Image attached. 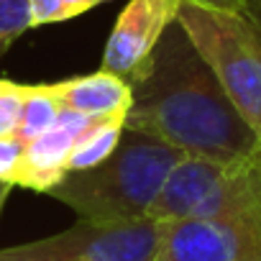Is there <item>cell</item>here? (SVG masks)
<instances>
[{
    "instance_id": "cell-1",
    "label": "cell",
    "mask_w": 261,
    "mask_h": 261,
    "mask_svg": "<svg viewBox=\"0 0 261 261\" xmlns=\"http://www.w3.org/2000/svg\"><path fill=\"white\" fill-rule=\"evenodd\" d=\"M134 100L125 128L149 134L185 156L236 164L261 151L253 128L174 21L144 67L128 80Z\"/></svg>"
},
{
    "instance_id": "cell-2",
    "label": "cell",
    "mask_w": 261,
    "mask_h": 261,
    "mask_svg": "<svg viewBox=\"0 0 261 261\" xmlns=\"http://www.w3.org/2000/svg\"><path fill=\"white\" fill-rule=\"evenodd\" d=\"M185 154L149 134L123 128L115 151L97 167L69 172L51 197L69 205L82 220L128 223L149 218L169 172Z\"/></svg>"
},
{
    "instance_id": "cell-3",
    "label": "cell",
    "mask_w": 261,
    "mask_h": 261,
    "mask_svg": "<svg viewBox=\"0 0 261 261\" xmlns=\"http://www.w3.org/2000/svg\"><path fill=\"white\" fill-rule=\"evenodd\" d=\"M177 21L261 141V44L248 16L182 3Z\"/></svg>"
},
{
    "instance_id": "cell-4",
    "label": "cell",
    "mask_w": 261,
    "mask_h": 261,
    "mask_svg": "<svg viewBox=\"0 0 261 261\" xmlns=\"http://www.w3.org/2000/svg\"><path fill=\"white\" fill-rule=\"evenodd\" d=\"M261 205V151L236 164L182 156L159 190L149 218L200 220L246 213Z\"/></svg>"
},
{
    "instance_id": "cell-5",
    "label": "cell",
    "mask_w": 261,
    "mask_h": 261,
    "mask_svg": "<svg viewBox=\"0 0 261 261\" xmlns=\"http://www.w3.org/2000/svg\"><path fill=\"white\" fill-rule=\"evenodd\" d=\"M164 236V223L154 218L128 223L77 220L72 228L0 248V261H156Z\"/></svg>"
},
{
    "instance_id": "cell-6",
    "label": "cell",
    "mask_w": 261,
    "mask_h": 261,
    "mask_svg": "<svg viewBox=\"0 0 261 261\" xmlns=\"http://www.w3.org/2000/svg\"><path fill=\"white\" fill-rule=\"evenodd\" d=\"M156 261H261V205L223 218L164 223Z\"/></svg>"
},
{
    "instance_id": "cell-7",
    "label": "cell",
    "mask_w": 261,
    "mask_h": 261,
    "mask_svg": "<svg viewBox=\"0 0 261 261\" xmlns=\"http://www.w3.org/2000/svg\"><path fill=\"white\" fill-rule=\"evenodd\" d=\"M182 3L185 0H128L108 36L100 69L130 80L177 21Z\"/></svg>"
},
{
    "instance_id": "cell-8",
    "label": "cell",
    "mask_w": 261,
    "mask_h": 261,
    "mask_svg": "<svg viewBox=\"0 0 261 261\" xmlns=\"http://www.w3.org/2000/svg\"><path fill=\"white\" fill-rule=\"evenodd\" d=\"M92 120L95 118H90V115L62 108L54 125L26 144L16 187H26L34 192H49L51 187H57L69 174V154H72L80 134Z\"/></svg>"
},
{
    "instance_id": "cell-9",
    "label": "cell",
    "mask_w": 261,
    "mask_h": 261,
    "mask_svg": "<svg viewBox=\"0 0 261 261\" xmlns=\"http://www.w3.org/2000/svg\"><path fill=\"white\" fill-rule=\"evenodd\" d=\"M51 92L59 97L62 108L77 110L90 118L125 115L134 100L130 82L120 74L97 69L85 77H72L51 85Z\"/></svg>"
},
{
    "instance_id": "cell-10",
    "label": "cell",
    "mask_w": 261,
    "mask_h": 261,
    "mask_svg": "<svg viewBox=\"0 0 261 261\" xmlns=\"http://www.w3.org/2000/svg\"><path fill=\"white\" fill-rule=\"evenodd\" d=\"M123 128H125V115L95 118L80 134V139L69 154V172H85V169L102 164L115 151Z\"/></svg>"
},
{
    "instance_id": "cell-11",
    "label": "cell",
    "mask_w": 261,
    "mask_h": 261,
    "mask_svg": "<svg viewBox=\"0 0 261 261\" xmlns=\"http://www.w3.org/2000/svg\"><path fill=\"white\" fill-rule=\"evenodd\" d=\"M59 113H62V102L51 92V85H26L23 110L13 136L21 139L23 144L34 141L36 136H41L44 130L54 125Z\"/></svg>"
},
{
    "instance_id": "cell-12",
    "label": "cell",
    "mask_w": 261,
    "mask_h": 261,
    "mask_svg": "<svg viewBox=\"0 0 261 261\" xmlns=\"http://www.w3.org/2000/svg\"><path fill=\"white\" fill-rule=\"evenodd\" d=\"M100 3H108V0H29L31 29L69 21L74 16H82V13L92 11Z\"/></svg>"
},
{
    "instance_id": "cell-13",
    "label": "cell",
    "mask_w": 261,
    "mask_h": 261,
    "mask_svg": "<svg viewBox=\"0 0 261 261\" xmlns=\"http://www.w3.org/2000/svg\"><path fill=\"white\" fill-rule=\"evenodd\" d=\"M31 29L29 0H0V57Z\"/></svg>"
},
{
    "instance_id": "cell-14",
    "label": "cell",
    "mask_w": 261,
    "mask_h": 261,
    "mask_svg": "<svg viewBox=\"0 0 261 261\" xmlns=\"http://www.w3.org/2000/svg\"><path fill=\"white\" fill-rule=\"evenodd\" d=\"M23 97H26V85L0 80V139L16 134L23 110Z\"/></svg>"
},
{
    "instance_id": "cell-15",
    "label": "cell",
    "mask_w": 261,
    "mask_h": 261,
    "mask_svg": "<svg viewBox=\"0 0 261 261\" xmlns=\"http://www.w3.org/2000/svg\"><path fill=\"white\" fill-rule=\"evenodd\" d=\"M23 151L26 144L16 136H3L0 139V185H18L21 164H23Z\"/></svg>"
},
{
    "instance_id": "cell-16",
    "label": "cell",
    "mask_w": 261,
    "mask_h": 261,
    "mask_svg": "<svg viewBox=\"0 0 261 261\" xmlns=\"http://www.w3.org/2000/svg\"><path fill=\"white\" fill-rule=\"evenodd\" d=\"M185 3H195V6L213 8V11H225V13H243L248 0H185Z\"/></svg>"
},
{
    "instance_id": "cell-17",
    "label": "cell",
    "mask_w": 261,
    "mask_h": 261,
    "mask_svg": "<svg viewBox=\"0 0 261 261\" xmlns=\"http://www.w3.org/2000/svg\"><path fill=\"white\" fill-rule=\"evenodd\" d=\"M243 13L248 16V21H251V26H253L256 36H258V44H261V6L256 3V0H248V6H246Z\"/></svg>"
},
{
    "instance_id": "cell-18",
    "label": "cell",
    "mask_w": 261,
    "mask_h": 261,
    "mask_svg": "<svg viewBox=\"0 0 261 261\" xmlns=\"http://www.w3.org/2000/svg\"><path fill=\"white\" fill-rule=\"evenodd\" d=\"M8 195H11V185H0V213H3V205H6Z\"/></svg>"
},
{
    "instance_id": "cell-19",
    "label": "cell",
    "mask_w": 261,
    "mask_h": 261,
    "mask_svg": "<svg viewBox=\"0 0 261 261\" xmlns=\"http://www.w3.org/2000/svg\"><path fill=\"white\" fill-rule=\"evenodd\" d=\"M256 3H258V6H261V0H256Z\"/></svg>"
}]
</instances>
